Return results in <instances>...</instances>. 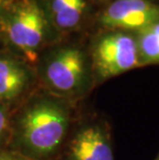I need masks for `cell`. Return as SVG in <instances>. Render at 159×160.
<instances>
[{
	"label": "cell",
	"mask_w": 159,
	"mask_h": 160,
	"mask_svg": "<svg viewBox=\"0 0 159 160\" xmlns=\"http://www.w3.org/2000/svg\"><path fill=\"white\" fill-rule=\"evenodd\" d=\"M76 104L38 87L12 112L6 148L31 160H57L77 119Z\"/></svg>",
	"instance_id": "cell-1"
},
{
	"label": "cell",
	"mask_w": 159,
	"mask_h": 160,
	"mask_svg": "<svg viewBox=\"0 0 159 160\" xmlns=\"http://www.w3.org/2000/svg\"><path fill=\"white\" fill-rule=\"evenodd\" d=\"M38 87L56 97L77 103L95 86L89 55L65 45L39 56L34 66Z\"/></svg>",
	"instance_id": "cell-2"
},
{
	"label": "cell",
	"mask_w": 159,
	"mask_h": 160,
	"mask_svg": "<svg viewBox=\"0 0 159 160\" xmlns=\"http://www.w3.org/2000/svg\"><path fill=\"white\" fill-rule=\"evenodd\" d=\"M52 31L45 11L36 0L11 5L0 21V33L12 53L35 66Z\"/></svg>",
	"instance_id": "cell-3"
},
{
	"label": "cell",
	"mask_w": 159,
	"mask_h": 160,
	"mask_svg": "<svg viewBox=\"0 0 159 160\" xmlns=\"http://www.w3.org/2000/svg\"><path fill=\"white\" fill-rule=\"evenodd\" d=\"M89 57L95 86L142 66L135 35L119 30H104L97 35Z\"/></svg>",
	"instance_id": "cell-4"
},
{
	"label": "cell",
	"mask_w": 159,
	"mask_h": 160,
	"mask_svg": "<svg viewBox=\"0 0 159 160\" xmlns=\"http://www.w3.org/2000/svg\"><path fill=\"white\" fill-rule=\"evenodd\" d=\"M57 160H115L111 127L106 119H77Z\"/></svg>",
	"instance_id": "cell-5"
},
{
	"label": "cell",
	"mask_w": 159,
	"mask_h": 160,
	"mask_svg": "<svg viewBox=\"0 0 159 160\" xmlns=\"http://www.w3.org/2000/svg\"><path fill=\"white\" fill-rule=\"evenodd\" d=\"M37 88L34 66L12 52H0V103L12 112Z\"/></svg>",
	"instance_id": "cell-6"
},
{
	"label": "cell",
	"mask_w": 159,
	"mask_h": 160,
	"mask_svg": "<svg viewBox=\"0 0 159 160\" xmlns=\"http://www.w3.org/2000/svg\"><path fill=\"white\" fill-rule=\"evenodd\" d=\"M104 30L137 33L159 22V5L148 0H116L99 17Z\"/></svg>",
	"instance_id": "cell-7"
},
{
	"label": "cell",
	"mask_w": 159,
	"mask_h": 160,
	"mask_svg": "<svg viewBox=\"0 0 159 160\" xmlns=\"http://www.w3.org/2000/svg\"><path fill=\"white\" fill-rule=\"evenodd\" d=\"M46 16L54 31L64 33L76 30L86 12L85 0H48Z\"/></svg>",
	"instance_id": "cell-8"
},
{
	"label": "cell",
	"mask_w": 159,
	"mask_h": 160,
	"mask_svg": "<svg viewBox=\"0 0 159 160\" xmlns=\"http://www.w3.org/2000/svg\"><path fill=\"white\" fill-rule=\"evenodd\" d=\"M142 66L159 64V22L134 33Z\"/></svg>",
	"instance_id": "cell-9"
},
{
	"label": "cell",
	"mask_w": 159,
	"mask_h": 160,
	"mask_svg": "<svg viewBox=\"0 0 159 160\" xmlns=\"http://www.w3.org/2000/svg\"><path fill=\"white\" fill-rule=\"evenodd\" d=\"M12 111L0 103V149L6 148L9 139Z\"/></svg>",
	"instance_id": "cell-10"
},
{
	"label": "cell",
	"mask_w": 159,
	"mask_h": 160,
	"mask_svg": "<svg viewBox=\"0 0 159 160\" xmlns=\"http://www.w3.org/2000/svg\"><path fill=\"white\" fill-rule=\"evenodd\" d=\"M0 160H31L7 148L0 149Z\"/></svg>",
	"instance_id": "cell-11"
},
{
	"label": "cell",
	"mask_w": 159,
	"mask_h": 160,
	"mask_svg": "<svg viewBox=\"0 0 159 160\" xmlns=\"http://www.w3.org/2000/svg\"><path fill=\"white\" fill-rule=\"evenodd\" d=\"M9 0H0V21L3 18L4 13L7 12V9L11 8V4L8 3Z\"/></svg>",
	"instance_id": "cell-12"
},
{
	"label": "cell",
	"mask_w": 159,
	"mask_h": 160,
	"mask_svg": "<svg viewBox=\"0 0 159 160\" xmlns=\"http://www.w3.org/2000/svg\"><path fill=\"white\" fill-rule=\"evenodd\" d=\"M154 160H159V151H158V153H157L156 157H155V158H154Z\"/></svg>",
	"instance_id": "cell-13"
}]
</instances>
